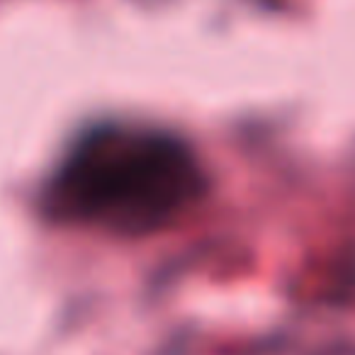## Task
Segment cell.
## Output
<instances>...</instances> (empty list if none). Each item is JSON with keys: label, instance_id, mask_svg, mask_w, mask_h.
<instances>
[{"label": "cell", "instance_id": "cell-1", "mask_svg": "<svg viewBox=\"0 0 355 355\" xmlns=\"http://www.w3.org/2000/svg\"><path fill=\"white\" fill-rule=\"evenodd\" d=\"M202 193V171L183 141L146 127H105L73 146L46 193L66 222L139 236L166 227Z\"/></svg>", "mask_w": 355, "mask_h": 355}]
</instances>
